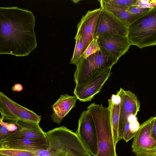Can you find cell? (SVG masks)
I'll list each match as a JSON object with an SVG mask.
<instances>
[{
	"mask_svg": "<svg viewBox=\"0 0 156 156\" xmlns=\"http://www.w3.org/2000/svg\"><path fill=\"white\" fill-rule=\"evenodd\" d=\"M0 54L27 56L37 47L32 12L17 7L0 8Z\"/></svg>",
	"mask_w": 156,
	"mask_h": 156,
	"instance_id": "1",
	"label": "cell"
},
{
	"mask_svg": "<svg viewBox=\"0 0 156 156\" xmlns=\"http://www.w3.org/2000/svg\"><path fill=\"white\" fill-rule=\"evenodd\" d=\"M87 109L96 127L98 149L97 156H117L109 109L102 104L94 103L89 105Z\"/></svg>",
	"mask_w": 156,
	"mask_h": 156,
	"instance_id": "2",
	"label": "cell"
},
{
	"mask_svg": "<svg viewBox=\"0 0 156 156\" xmlns=\"http://www.w3.org/2000/svg\"><path fill=\"white\" fill-rule=\"evenodd\" d=\"M128 37L131 45L140 48L156 45V6L129 27Z\"/></svg>",
	"mask_w": 156,
	"mask_h": 156,
	"instance_id": "3",
	"label": "cell"
},
{
	"mask_svg": "<svg viewBox=\"0 0 156 156\" xmlns=\"http://www.w3.org/2000/svg\"><path fill=\"white\" fill-rule=\"evenodd\" d=\"M101 48L100 51L85 59L81 58L76 65L74 81L76 84H80L87 81L98 70L112 67L118 60L107 51Z\"/></svg>",
	"mask_w": 156,
	"mask_h": 156,
	"instance_id": "4",
	"label": "cell"
},
{
	"mask_svg": "<svg viewBox=\"0 0 156 156\" xmlns=\"http://www.w3.org/2000/svg\"><path fill=\"white\" fill-rule=\"evenodd\" d=\"M112 67L98 70L86 82L80 84H76L73 93L77 99L82 102L90 101L100 92L111 75Z\"/></svg>",
	"mask_w": 156,
	"mask_h": 156,
	"instance_id": "5",
	"label": "cell"
},
{
	"mask_svg": "<svg viewBox=\"0 0 156 156\" xmlns=\"http://www.w3.org/2000/svg\"><path fill=\"white\" fill-rule=\"evenodd\" d=\"M0 112L4 119L22 121L39 123L41 119L33 111L16 103L1 91L0 92Z\"/></svg>",
	"mask_w": 156,
	"mask_h": 156,
	"instance_id": "6",
	"label": "cell"
},
{
	"mask_svg": "<svg viewBox=\"0 0 156 156\" xmlns=\"http://www.w3.org/2000/svg\"><path fill=\"white\" fill-rule=\"evenodd\" d=\"M77 134L85 147L94 156L98 153L97 134L91 114L87 111L82 112L79 118Z\"/></svg>",
	"mask_w": 156,
	"mask_h": 156,
	"instance_id": "7",
	"label": "cell"
},
{
	"mask_svg": "<svg viewBox=\"0 0 156 156\" xmlns=\"http://www.w3.org/2000/svg\"><path fill=\"white\" fill-rule=\"evenodd\" d=\"M128 28L121 21L101 8L96 27L94 39L98 40L106 34L128 37Z\"/></svg>",
	"mask_w": 156,
	"mask_h": 156,
	"instance_id": "8",
	"label": "cell"
},
{
	"mask_svg": "<svg viewBox=\"0 0 156 156\" xmlns=\"http://www.w3.org/2000/svg\"><path fill=\"white\" fill-rule=\"evenodd\" d=\"M154 117L151 116L141 125L134 137L132 151L137 155L152 154L156 147V140L151 136Z\"/></svg>",
	"mask_w": 156,
	"mask_h": 156,
	"instance_id": "9",
	"label": "cell"
},
{
	"mask_svg": "<svg viewBox=\"0 0 156 156\" xmlns=\"http://www.w3.org/2000/svg\"><path fill=\"white\" fill-rule=\"evenodd\" d=\"M117 93L121 100L118 129V140L122 139L126 122L131 115L136 116L140 110V103L135 94L120 88Z\"/></svg>",
	"mask_w": 156,
	"mask_h": 156,
	"instance_id": "10",
	"label": "cell"
},
{
	"mask_svg": "<svg viewBox=\"0 0 156 156\" xmlns=\"http://www.w3.org/2000/svg\"><path fill=\"white\" fill-rule=\"evenodd\" d=\"M101 10V7L92 10H88L78 24L76 36L80 35L82 38L83 44V54L94 39L96 24Z\"/></svg>",
	"mask_w": 156,
	"mask_h": 156,
	"instance_id": "11",
	"label": "cell"
},
{
	"mask_svg": "<svg viewBox=\"0 0 156 156\" xmlns=\"http://www.w3.org/2000/svg\"><path fill=\"white\" fill-rule=\"evenodd\" d=\"M97 41L100 48L107 51L118 60L128 51L131 45L128 37L108 34L99 38Z\"/></svg>",
	"mask_w": 156,
	"mask_h": 156,
	"instance_id": "12",
	"label": "cell"
},
{
	"mask_svg": "<svg viewBox=\"0 0 156 156\" xmlns=\"http://www.w3.org/2000/svg\"><path fill=\"white\" fill-rule=\"evenodd\" d=\"M16 124L18 129L9 133L0 142L20 138L37 140L47 137L46 133L43 130L38 123L17 120Z\"/></svg>",
	"mask_w": 156,
	"mask_h": 156,
	"instance_id": "13",
	"label": "cell"
},
{
	"mask_svg": "<svg viewBox=\"0 0 156 156\" xmlns=\"http://www.w3.org/2000/svg\"><path fill=\"white\" fill-rule=\"evenodd\" d=\"M0 148L23 150H47L50 147L47 137L37 140L20 138L0 142Z\"/></svg>",
	"mask_w": 156,
	"mask_h": 156,
	"instance_id": "14",
	"label": "cell"
},
{
	"mask_svg": "<svg viewBox=\"0 0 156 156\" xmlns=\"http://www.w3.org/2000/svg\"><path fill=\"white\" fill-rule=\"evenodd\" d=\"M77 99L75 96L66 94L60 95L58 99L51 106L53 113L50 117L53 121L59 124L64 117L75 107Z\"/></svg>",
	"mask_w": 156,
	"mask_h": 156,
	"instance_id": "15",
	"label": "cell"
},
{
	"mask_svg": "<svg viewBox=\"0 0 156 156\" xmlns=\"http://www.w3.org/2000/svg\"><path fill=\"white\" fill-rule=\"evenodd\" d=\"M98 2L102 9L111 14L128 28L136 20L142 16L131 14L126 11V8L108 3L102 0H98Z\"/></svg>",
	"mask_w": 156,
	"mask_h": 156,
	"instance_id": "16",
	"label": "cell"
},
{
	"mask_svg": "<svg viewBox=\"0 0 156 156\" xmlns=\"http://www.w3.org/2000/svg\"><path fill=\"white\" fill-rule=\"evenodd\" d=\"M109 109L110 114L115 145L119 141L118 136V129L119 121L120 112L121 106V98L117 93L116 94H113L111 98L108 100Z\"/></svg>",
	"mask_w": 156,
	"mask_h": 156,
	"instance_id": "17",
	"label": "cell"
},
{
	"mask_svg": "<svg viewBox=\"0 0 156 156\" xmlns=\"http://www.w3.org/2000/svg\"><path fill=\"white\" fill-rule=\"evenodd\" d=\"M140 126L136 116L132 115L127 119L125 126L122 139L127 142L133 138Z\"/></svg>",
	"mask_w": 156,
	"mask_h": 156,
	"instance_id": "18",
	"label": "cell"
},
{
	"mask_svg": "<svg viewBox=\"0 0 156 156\" xmlns=\"http://www.w3.org/2000/svg\"><path fill=\"white\" fill-rule=\"evenodd\" d=\"M76 44L73 56L70 60V63L76 65L80 59L83 54V44L82 37L76 36Z\"/></svg>",
	"mask_w": 156,
	"mask_h": 156,
	"instance_id": "19",
	"label": "cell"
},
{
	"mask_svg": "<svg viewBox=\"0 0 156 156\" xmlns=\"http://www.w3.org/2000/svg\"><path fill=\"white\" fill-rule=\"evenodd\" d=\"M34 151L0 148V153L10 156H36Z\"/></svg>",
	"mask_w": 156,
	"mask_h": 156,
	"instance_id": "20",
	"label": "cell"
},
{
	"mask_svg": "<svg viewBox=\"0 0 156 156\" xmlns=\"http://www.w3.org/2000/svg\"><path fill=\"white\" fill-rule=\"evenodd\" d=\"M101 48L97 40L94 39L83 52L81 58L85 59L100 51Z\"/></svg>",
	"mask_w": 156,
	"mask_h": 156,
	"instance_id": "21",
	"label": "cell"
},
{
	"mask_svg": "<svg viewBox=\"0 0 156 156\" xmlns=\"http://www.w3.org/2000/svg\"><path fill=\"white\" fill-rule=\"evenodd\" d=\"M105 2L128 8L134 5L137 0H102Z\"/></svg>",
	"mask_w": 156,
	"mask_h": 156,
	"instance_id": "22",
	"label": "cell"
},
{
	"mask_svg": "<svg viewBox=\"0 0 156 156\" xmlns=\"http://www.w3.org/2000/svg\"><path fill=\"white\" fill-rule=\"evenodd\" d=\"M151 9L141 8L136 6L133 5L126 8V11L131 14L143 16L149 11Z\"/></svg>",
	"mask_w": 156,
	"mask_h": 156,
	"instance_id": "23",
	"label": "cell"
},
{
	"mask_svg": "<svg viewBox=\"0 0 156 156\" xmlns=\"http://www.w3.org/2000/svg\"><path fill=\"white\" fill-rule=\"evenodd\" d=\"M134 5L141 8L152 9L156 6V0H137Z\"/></svg>",
	"mask_w": 156,
	"mask_h": 156,
	"instance_id": "24",
	"label": "cell"
},
{
	"mask_svg": "<svg viewBox=\"0 0 156 156\" xmlns=\"http://www.w3.org/2000/svg\"><path fill=\"white\" fill-rule=\"evenodd\" d=\"M0 139H3L10 133L8 131L6 127V122H4L3 118L1 117L0 119Z\"/></svg>",
	"mask_w": 156,
	"mask_h": 156,
	"instance_id": "25",
	"label": "cell"
},
{
	"mask_svg": "<svg viewBox=\"0 0 156 156\" xmlns=\"http://www.w3.org/2000/svg\"><path fill=\"white\" fill-rule=\"evenodd\" d=\"M151 136L156 140V115L154 117V120L151 130Z\"/></svg>",
	"mask_w": 156,
	"mask_h": 156,
	"instance_id": "26",
	"label": "cell"
},
{
	"mask_svg": "<svg viewBox=\"0 0 156 156\" xmlns=\"http://www.w3.org/2000/svg\"><path fill=\"white\" fill-rule=\"evenodd\" d=\"M12 89L13 91L20 92L23 90V87L21 84L17 83L14 85L12 87Z\"/></svg>",
	"mask_w": 156,
	"mask_h": 156,
	"instance_id": "27",
	"label": "cell"
},
{
	"mask_svg": "<svg viewBox=\"0 0 156 156\" xmlns=\"http://www.w3.org/2000/svg\"><path fill=\"white\" fill-rule=\"evenodd\" d=\"M136 156H156V155L152 154H141L137 155Z\"/></svg>",
	"mask_w": 156,
	"mask_h": 156,
	"instance_id": "28",
	"label": "cell"
},
{
	"mask_svg": "<svg viewBox=\"0 0 156 156\" xmlns=\"http://www.w3.org/2000/svg\"><path fill=\"white\" fill-rule=\"evenodd\" d=\"M153 154L156 155V147H155V149L154 150Z\"/></svg>",
	"mask_w": 156,
	"mask_h": 156,
	"instance_id": "29",
	"label": "cell"
},
{
	"mask_svg": "<svg viewBox=\"0 0 156 156\" xmlns=\"http://www.w3.org/2000/svg\"><path fill=\"white\" fill-rule=\"evenodd\" d=\"M0 156H10L9 155H7L5 154H1L0 153Z\"/></svg>",
	"mask_w": 156,
	"mask_h": 156,
	"instance_id": "30",
	"label": "cell"
}]
</instances>
